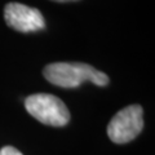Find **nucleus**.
Masks as SVG:
<instances>
[{"mask_svg": "<svg viewBox=\"0 0 155 155\" xmlns=\"http://www.w3.org/2000/svg\"><path fill=\"white\" fill-rule=\"evenodd\" d=\"M44 78L61 88H76L84 81L104 87L109 84V76L93 66L80 62H56L44 67Z\"/></svg>", "mask_w": 155, "mask_h": 155, "instance_id": "f257e3e1", "label": "nucleus"}, {"mask_svg": "<svg viewBox=\"0 0 155 155\" xmlns=\"http://www.w3.org/2000/svg\"><path fill=\"white\" fill-rule=\"evenodd\" d=\"M25 107L36 120L52 127H64L70 120V113L66 105L52 94L38 93L27 97Z\"/></svg>", "mask_w": 155, "mask_h": 155, "instance_id": "f03ea898", "label": "nucleus"}, {"mask_svg": "<svg viewBox=\"0 0 155 155\" xmlns=\"http://www.w3.org/2000/svg\"><path fill=\"white\" fill-rule=\"evenodd\" d=\"M143 128L142 107L130 105L115 114L107 125V136L115 143H127L134 140Z\"/></svg>", "mask_w": 155, "mask_h": 155, "instance_id": "7ed1b4c3", "label": "nucleus"}, {"mask_svg": "<svg viewBox=\"0 0 155 155\" xmlns=\"http://www.w3.org/2000/svg\"><path fill=\"white\" fill-rule=\"evenodd\" d=\"M4 19L9 27L19 32L41 30L45 26L44 17L39 9L19 3L7 4L4 8Z\"/></svg>", "mask_w": 155, "mask_h": 155, "instance_id": "20e7f679", "label": "nucleus"}, {"mask_svg": "<svg viewBox=\"0 0 155 155\" xmlns=\"http://www.w3.org/2000/svg\"><path fill=\"white\" fill-rule=\"evenodd\" d=\"M0 155H23V154L12 146H5L0 150Z\"/></svg>", "mask_w": 155, "mask_h": 155, "instance_id": "39448f33", "label": "nucleus"}, {"mask_svg": "<svg viewBox=\"0 0 155 155\" xmlns=\"http://www.w3.org/2000/svg\"><path fill=\"white\" fill-rule=\"evenodd\" d=\"M53 2H58V3H69V2H76V0H53Z\"/></svg>", "mask_w": 155, "mask_h": 155, "instance_id": "423d86ee", "label": "nucleus"}]
</instances>
